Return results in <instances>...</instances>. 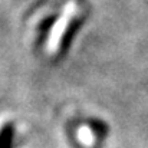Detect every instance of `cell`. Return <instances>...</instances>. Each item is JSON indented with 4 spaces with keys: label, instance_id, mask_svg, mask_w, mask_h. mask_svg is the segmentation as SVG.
Listing matches in <instances>:
<instances>
[{
    "label": "cell",
    "instance_id": "1",
    "mask_svg": "<svg viewBox=\"0 0 148 148\" xmlns=\"http://www.w3.org/2000/svg\"><path fill=\"white\" fill-rule=\"evenodd\" d=\"M76 12V6L73 1H69V4L65 7L63 13L60 14V17L56 20V23L53 25L52 30L49 33V38H48V42H46V53L48 55H55L58 49H59V45L62 42V38L68 29V25L71 22V19L73 17Z\"/></svg>",
    "mask_w": 148,
    "mask_h": 148
},
{
    "label": "cell",
    "instance_id": "2",
    "mask_svg": "<svg viewBox=\"0 0 148 148\" xmlns=\"http://www.w3.org/2000/svg\"><path fill=\"white\" fill-rule=\"evenodd\" d=\"M78 138L79 141L86 145V147H92L94 143H95V137H94V132L88 128V127H81L79 131H78Z\"/></svg>",
    "mask_w": 148,
    "mask_h": 148
},
{
    "label": "cell",
    "instance_id": "3",
    "mask_svg": "<svg viewBox=\"0 0 148 148\" xmlns=\"http://www.w3.org/2000/svg\"><path fill=\"white\" fill-rule=\"evenodd\" d=\"M10 140H12V130L7 127V128H4L3 132L0 134V148H9Z\"/></svg>",
    "mask_w": 148,
    "mask_h": 148
}]
</instances>
